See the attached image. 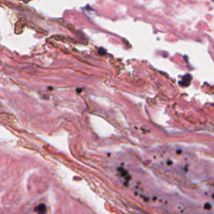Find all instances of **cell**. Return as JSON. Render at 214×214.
<instances>
[{"instance_id":"obj_1","label":"cell","mask_w":214,"mask_h":214,"mask_svg":"<svg viewBox=\"0 0 214 214\" xmlns=\"http://www.w3.org/2000/svg\"><path fill=\"white\" fill-rule=\"evenodd\" d=\"M35 212L39 213H46V207H45V205L44 204H40L39 206L35 207L34 209Z\"/></svg>"},{"instance_id":"obj_2","label":"cell","mask_w":214,"mask_h":214,"mask_svg":"<svg viewBox=\"0 0 214 214\" xmlns=\"http://www.w3.org/2000/svg\"><path fill=\"white\" fill-rule=\"evenodd\" d=\"M213 1H214V0H213Z\"/></svg>"}]
</instances>
